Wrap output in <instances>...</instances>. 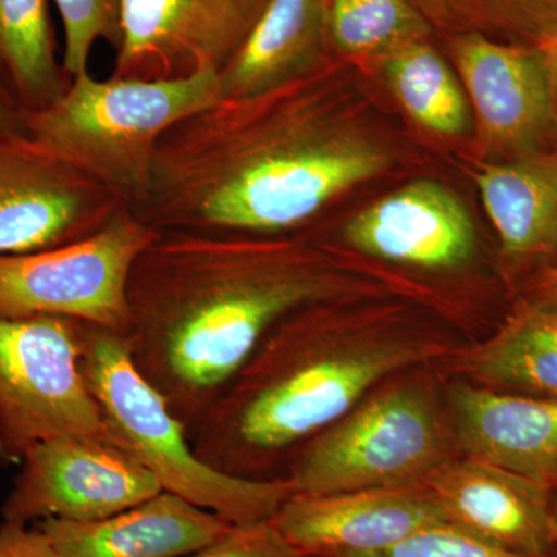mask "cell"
<instances>
[{
    "label": "cell",
    "instance_id": "obj_18",
    "mask_svg": "<svg viewBox=\"0 0 557 557\" xmlns=\"http://www.w3.org/2000/svg\"><path fill=\"white\" fill-rule=\"evenodd\" d=\"M330 65L325 0H270L236 57L220 70V100L259 97Z\"/></svg>",
    "mask_w": 557,
    "mask_h": 557
},
{
    "label": "cell",
    "instance_id": "obj_25",
    "mask_svg": "<svg viewBox=\"0 0 557 557\" xmlns=\"http://www.w3.org/2000/svg\"><path fill=\"white\" fill-rule=\"evenodd\" d=\"M64 28L62 64L72 78L89 72L95 44L104 40L113 50L121 42L124 0H53Z\"/></svg>",
    "mask_w": 557,
    "mask_h": 557
},
{
    "label": "cell",
    "instance_id": "obj_31",
    "mask_svg": "<svg viewBox=\"0 0 557 557\" xmlns=\"http://www.w3.org/2000/svg\"><path fill=\"white\" fill-rule=\"evenodd\" d=\"M545 54H547L549 83H552L553 95V115H555V134L557 135V39L545 44Z\"/></svg>",
    "mask_w": 557,
    "mask_h": 557
},
{
    "label": "cell",
    "instance_id": "obj_3",
    "mask_svg": "<svg viewBox=\"0 0 557 557\" xmlns=\"http://www.w3.org/2000/svg\"><path fill=\"white\" fill-rule=\"evenodd\" d=\"M446 351L397 307L314 304L278 322L186 431L225 474L276 480V469L379 384ZM284 478V474H282Z\"/></svg>",
    "mask_w": 557,
    "mask_h": 557
},
{
    "label": "cell",
    "instance_id": "obj_1",
    "mask_svg": "<svg viewBox=\"0 0 557 557\" xmlns=\"http://www.w3.org/2000/svg\"><path fill=\"white\" fill-rule=\"evenodd\" d=\"M339 67L180 121L134 211L159 231L284 236L386 174L394 149L348 108Z\"/></svg>",
    "mask_w": 557,
    "mask_h": 557
},
{
    "label": "cell",
    "instance_id": "obj_13",
    "mask_svg": "<svg viewBox=\"0 0 557 557\" xmlns=\"http://www.w3.org/2000/svg\"><path fill=\"white\" fill-rule=\"evenodd\" d=\"M271 522L304 557H338L391 547L449 518L434 493L420 485L292 494Z\"/></svg>",
    "mask_w": 557,
    "mask_h": 557
},
{
    "label": "cell",
    "instance_id": "obj_12",
    "mask_svg": "<svg viewBox=\"0 0 557 557\" xmlns=\"http://www.w3.org/2000/svg\"><path fill=\"white\" fill-rule=\"evenodd\" d=\"M270 0H124L113 76L188 78L225 67Z\"/></svg>",
    "mask_w": 557,
    "mask_h": 557
},
{
    "label": "cell",
    "instance_id": "obj_7",
    "mask_svg": "<svg viewBox=\"0 0 557 557\" xmlns=\"http://www.w3.org/2000/svg\"><path fill=\"white\" fill-rule=\"evenodd\" d=\"M83 335L73 319L0 317V443L13 467L47 440L115 442L84 379Z\"/></svg>",
    "mask_w": 557,
    "mask_h": 557
},
{
    "label": "cell",
    "instance_id": "obj_24",
    "mask_svg": "<svg viewBox=\"0 0 557 557\" xmlns=\"http://www.w3.org/2000/svg\"><path fill=\"white\" fill-rule=\"evenodd\" d=\"M435 35L478 33L498 42L557 39V0H413Z\"/></svg>",
    "mask_w": 557,
    "mask_h": 557
},
{
    "label": "cell",
    "instance_id": "obj_21",
    "mask_svg": "<svg viewBox=\"0 0 557 557\" xmlns=\"http://www.w3.org/2000/svg\"><path fill=\"white\" fill-rule=\"evenodd\" d=\"M395 100L424 131L443 138L474 132L471 104L435 36L413 39L370 62Z\"/></svg>",
    "mask_w": 557,
    "mask_h": 557
},
{
    "label": "cell",
    "instance_id": "obj_17",
    "mask_svg": "<svg viewBox=\"0 0 557 557\" xmlns=\"http://www.w3.org/2000/svg\"><path fill=\"white\" fill-rule=\"evenodd\" d=\"M36 525L61 557H185L218 541L234 523L161 491L110 518L47 519Z\"/></svg>",
    "mask_w": 557,
    "mask_h": 557
},
{
    "label": "cell",
    "instance_id": "obj_9",
    "mask_svg": "<svg viewBox=\"0 0 557 557\" xmlns=\"http://www.w3.org/2000/svg\"><path fill=\"white\" fill-rule=\"evenodd\" d=\"M17 467L0 509L2 522L17 525L106 519L163 491L129 450L109 440H47L28 449Z\"/></svg>",
    "mask_w": 557,
    "mask_h": 557
},
{
    "label": "cell",
    "instance_id": "obj_8",
    "mask_svg": "<svg viewBox=\"0 0 557 557\" xmlns=\"http://www.w3.org/2000/svg\"><path fill=\"white\" fill-rule=\"evenodd\" d=\"M159 233L123 207L89 237L0 258V317H61L126 335L132 269Z\"/></svg>",
    "mask_w": 557,
    "mask_h": 557
},
{
    "label": "cell",
    "instance_id": "obj_32",
    "mask_svg": "<svg viewBox=\"0 0 557 557\" xmlns=\"http://www.w3.org/2000/svg\"><path fill=\"white\" fill-rule=\"evenodd\" d=\"M553 522H555L556 557H557V490L553 491Z\"/></svg>",
    "mask_w": 557,
    "mask_h": 557
},
{
    "label": "cell",
    "instance_id": "obj_23",
    "mask_svg": "<svg viewBox=\"0 0 557 557\" xmlns=\"http://www.w3.org/2000/svg\"><path fill=\"white\" fill-rule=\"evenodd\" d=\"M435 36L413 0H325V42L333 64L369 65L409 40Z\"/></svg>",
    "mask_w": 557,
    "mask_h": 557
},
{
    "label": "cell",
    "instance_id": "obj_22",
    "mask_svg": "<svg viewBox=\"0 0 557 557\" xmlns=\"http://www.w3.org/2000/svg\"><path fill=\"white\" fill-rule=\"evenodd\" d=\"M0 64L27 113L67 91L73 78L58 50L49 0H0Z\"/></svg>",
    "mask_w": 557,
    "mask_h": 557
},
{
    "label": "cell",
    "instance_id": "obj_15",
    "mask_svg": "<svg viewBox=\"0 0 557 557\" xmlns=\"http://www.w3.org/2000/svg\"><path fill=\"white\" fill-rule=\"evenodd\" d=\"M449 522L527 557H556L553 490L474 457H456L424 483Z\"/></svg>",
    "mask_w": 557,
    "mask_h": 557
},
{
    "label": "cell",
    "instance_id": "obj_29",
    "mask_svg": "<svg viewBox=\"0 0 557 557\" xmlns=\"http://www.w3.org/2000/svg\"><path fill=\"white\" fill-rule=\"evenodd\" d=\"M0 137H28L27 112L0 64Z\"/></svg>",
    "mask_w": 557,
    "mask_h": 557
},
{
    "label": "cell",
    "instance_id": "obj_10",
    "mask_svg": "<svg viewBox=\"0 0 557 557\" xmlns=\"http://www.w3.org/2000/svg\"><path fill=\"white\" fill-rule=\"evenodd\" d=\"M435 36L467 91L485 160L545 149L555 115L544 47L498 42L478 33Z\"/></svg>",
    "mask_w": 557,
    "mask_h": 557
},
{
    "label": "cell",
    "instance_id": "obj_16",
    "mask_svg": "<svg viewBox=\"0 0 557 557\" xmlns=\"http://www.w3.org/2000/svg\"><path fill=\"white\" fill-rule=\"evenodd\" d=\"M446 403L463 456L557 490V398L457 383Z\"/></svg>",
    "mask_w": 557,
    "mask_h": 557
},
{
    "label": "cell",
    "instance_id": "obj_5",
    "mask_svg": "<svg viewBox=\"0 0 557 557\" xmlns=\"http://www.w3.org/2000/svg\"><path fill=\"white\" fill-rule=\"evenodd\" d=\"M83 372L110 434L161 490L234 525L265 522L292 496L284 479L251 480L205 463L166 398L141 375L120 333L84 324Z\"/></svg>",
    "mask_w": 557,
    "mask_h": 557
},
{
    "label": "cell",
    "instance_id": "obj_27",
    "mask_svg": "<svg viewBox=\"0 0 557 557\" xmlns=\"http://www.w3.org/2000/svg\"><path fill=\"white\" fill-rule=\"evenodd\" d=\"M185 557H304L271 520L233 525L218 541Z\"/></svg>",
    "mask_w": 557,
    "mask_h": 557
},
{
    "label": "cell",
    "instance_id": "obj_28",
    "mask_svg": "<svg viewBox=\"0 0 557 557\" xmlns=\"http://www.w3.org/2000/svg\"><path fill=\"white\" fill-rule=\"evenodd\" d=\"M0 557H61L38 525L0 523Z\"/></svg>",
    "mask_w": 557,
    "mask_h": 557
},
{
    "label": "cell",
    "instance_id": "obj_6",
    "mask_svg": "<svg viewBox=\"0 0 557 557\" xmlns=\"http://www.w3.org/2000/svg\"><path fill=\"white\" fill-rule=\"evenodd\" d=\"M458 453L448 403L408 376L386 381L309 440L282 479L302 496L420 486Z\"/></svg>",
    "mask_w": 557,
    "mask_h": 557
},
{
    "label": "cell",
    "instance_id": "obj_2",
    "mask_svg": "<svg viewBox=\"0 0 557 557\" xmlns=\"http://www.w3.org/2000/svg\"><path fill=\"white\" fill-rule=\"evenodd\" d=\"M370 292L309 236L160 231L132 269L124 339L188 429L278 322Z\"/></svg>",
    "mask_w": 557,
    "mask_h": 557
},
{
    "label": "cell",
    "instance_id": "obj_26",
    "mask_svg": "<svg viewBox=\"0 0 557 557\" xmlns=\"http://www.w3.org/2000/svg\"><path fill=\"white\" fill-rule=\"evenodd\" d=\"M338 557H527L445 522L418 530L391 547Z\"/></svg>",
    "mask_w": 557,
    "mask_h": 557
},
{
    "label": "cell",
    "instance_id": "obj_19",
    "mask_svg": "<svg viewBox=\"0 0 557 557\" xmlns=\"http://www.w3.org/2000/svg\"><path fill=\"white\" fill-rule=\"evenodd\" d=\"M474 172L507 265L522 269L556 256L557 150L483 161Z\"/></svg>",
    "mask_w": 557,
    "mask_h": 557
},
{
    "label": "cell",
    "instance_id": "obj_14",
    "mask_svg": "<svg viewBox=\"0 0 557 557\" xmlns=\"http://www.w3.org/2000/svg\"><path fill=\"white\" fill-rule=\"evenodd\" d=\"M361 255L423 270H457L478 252V231L460 197L437 180L406 183L362 208L341 230Z\"/></svg>",
    "mask_w": 557,
    "mask_h": 557
},
{
    "label": "cell",
    "instance_id": "obj_20",
    "mask_svg": "<svg viewBox=\"0 0 557 557\" xmlns=\"http://www.w3.org/2000/svg\"><path fill=\"white\" fill-rule=\"evenodd\" d=\"M457 364L479 386L557 398V311L523 304Z\"/></svg>",
    "mask_w": 557,
    "mask_h": 557
},
{
    "label": "cell",
    "instance_id": "obj_4",
    "mask_svg": "<svg viewBox=\"0 0 557 557\" xmlns=\"http://www.w3.org/2000/svg\"><path fill=\"white\" fill-rule=\"evenodd\" d=\"M219 100L215 72L156 81L97 79L87 72L50 108L27 113L28 137L137 209L161 138Z\"/></svg>",
    "mask_w": 557,
    "mask_h": 557
},
{
    "label": "cell",
    "instance_id": "obj_30",
    "mask_svg": "<svg viewBox=\"0 0 557 557\" xmlns=\"http://www.w3.org/2000/svg\"><path fill=\"white\" fill-rule=\"evenodd\" d=\"M525 304L537 307V309L557 311V263L548 267L539 276Z\"/></svg>",
    "mask_w": 557,
    "mask_h": 557
},
{
    "label": "cell",
    "instance_id": "obj_33",
    "mask_svg": "<svg viewBox=\"0 0 557 557\" xmlns=\"http://www.w3.org/2000/svg\"><path fill=\"white\" fill-rule=\"evenodd\" d=\"M13 467L9 456H7L5 450L2 448V443H0V468H9Z\"/></svg>",
    "mask_w": 557,
    "mask_h": 557
},
{
    "label": "cell",
    "instance_id": "obj_11",
    "mask_svg": "<svg viewBox=\"0 0 557 557\" xmlns=\"http://www.w3.org/2000/svg\"><path fill=\"white\" fill-rule=\"evenodd\" d=\"M126 207L30 137H0V258L64 247Z\"/></svg>",
    "mask_w": 557,
    "mask_h": 557
}]
</instances>
